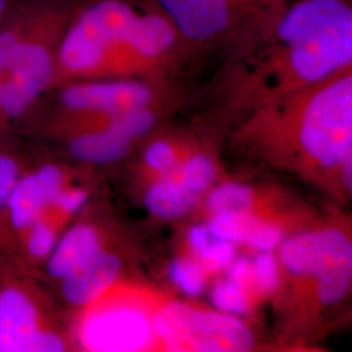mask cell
<instances>
[{
	"label": "cell",
	"instance_id": "1",
	"mask_svg": "<svg viewBox=\"0 0 352 352\" xmlns=\"http://www.w3.org/2000/svg\"><path fill=\"white\" fill-rule=\"evenodd\" d=\"M232 139L252 161L346 199L351 193V67L253 109Z\"/></svg>",
	"mask_w": 352,
	"mask_h": 352
},
{
	"label": "cell",
	"instance_id": "2",
	"mask_svg": "<svg viewBox=\"0 0 352 352\" xmlns=\"http://www.w3.org/2000/svg\"><path fill=\"white\" fill-rule=\"evenodd\" d=\"M184 43L154 0H81L60 39L50 89L93 78L164 81Z\"/></svg>",
	"mask_w": 352,
	"mask_h": 352
},
{
	"label": "cell",
	"instance_id": "3",
	"mask_svg": "<svg viewBox=\"0 0 352 352\" xmlns=\"http://www.w3.org/2000/svg\"><path fill=\"white\" fill-rule=\"evenodd\" d=\"M234 85L247 111L315 85L352 64L347 0H300L279 13Z\"/></svg>",
	"mask_w": 352,
	"mask_h": 352
},
{
	"label": "cell",
	"instance_id": "4",
	"mask_svg": "<svg viewBox=\"0 0 352 352\" xmlns=\"http://www.w3.org/2000/svg\"><path fill=\"white\" fill-rule=\"evenodd\" d=\"M81 0H17L3 17L12 51L3 78L0 122L32 111L50 90L64 30Z\"/></svg>",
	"mask_w": 352,
	"mask_h": 352
},
{
	"label": "cell",
	"instance_id": "5",
	"mask_svg": "<svg viewBox=\"0 0 352 352\" xmlns=\"http://www.w3.org/2000/svg\"><path fill=\"white\" fill-rule=\"evenodd\" d=\"M162 295L145 287L120 289L115 285L88 311L78 338L89 351H157L154 315Z\"/></svg>",
	"mask_w": 352,
	"mask_h": 352
},
{
	"label": "cell",
	"instance_id": "6",
	"mask_svg": "<svg viewBox=\"0 0 352 352\" xmlns=\"http://www.w3.org/2000/svg\"><path fill=\"white\" fill-rule=\"evenodd\" d=\"M157 351L245 352L256 336L239 316L161 298L154 315Z\"/></svg>",
	"mask_w": 352,
	"mask_h": 352
},
{
	"label": "cell",
	"instance_id": "7",
	"mask_svg": "<svg viewBox=\"0 0 352 352\" xmlns=\"http://www.w3.org/2000/svg\"><path fill=\"white\" fill-rule=\"evenodd\" d=\"M58 88L59 122L164 106L168 94L164 81L126 77L78 80Z\"/></svg>",
	"mask_w": 352,
	"mask_h": 352
},
{
	"label": "cell",
	"instance_id": "8",
	"mask_svg": "<svg viewBox=\"0 0 352 352\" xmlns=\"http://www.w3.org/2000/svg\"><path fill=\"white\" fill-rule=\"evenodd\" d=\"M218 171L213 154L199 148L173 171L144 187V205L155 218L177 219L201 204Z\"/></svg>",
	"mask_w": 352,
	"mask_h": 352
},
{
	"label": "cell",
	"instance_id": "9",
	"mask_svg": "<svg viewBox=\"0 0 352 352\" xmlns=\"http://www.w3.org/2000/svg\"><path fill=\"white\" fill-rule=\"evenodd\" d=\"M187 43L209 45L230 34L254 0H154Z\"/></svg>",
	"mask_w": 352,
	"mask_h": 352
},
{
	"label": "cell",
	"instance_id": "10",
	"mask_svg": "<svg viewBox=\"0 0 352 352\" xmlns=\"http://www.w3.org/2000/svg\"><path fill=\"white\" fill-rule=\"evenodd\" d=\"M201 202L202 218L223 210L264 215L299 210L276 189L239 182H226L212 187Z\"/></svg>",
	"mask_w": 352,
	"mask_h": 352
},
{
	"label": "cell",
	"instance_id": "11",
	"mask_svg": "<svg viewBox=\"0 0 352 352\" xmlns=\"http://www.w3.org/2000/svg\"><path fill=\"white\" fill-rule=\"evenodd\" d=\"M64 188V174L55 166H43L17 182L7 206L13 226L25 230L41 218Z\"/></svg>",
	"mask_w": 352,
	"mask_h": 352
},
{
	"label": "cell",
	"instance_id": "12",
	"mask_svg": "<svg viewBox=\"0 0 352 352\" xmlns=\"http://www.w3.org/2000/svg\"><path fill=\"white\" fill-rule=\"evenodd\" d=\"M123 267L124 261L118 253L103 250L62 279V295L71 305L87 308L113 287L122 276Z\"/></svg>",
	"mask_w": 352,
	"mask_h": 352
},
{
	"label": "cell",
	"instance_id": "13",
	"mask_svg": "<svg viewBox=\"0 0 352 352\" xmlns=\"http://www.w3.org/2000/svg\"><path fill=\"white\" fill-rule=\"evenodd\" d=\"M38 327L36 305L23 291L0 292V352H29Z\"/></svg>",
	"mask_w": 352,
	"mask_h": 352
},
{
	"label": "cell",
	"instance_id": "14",
	"mask_svg": "<svg viewBox=\"0 0 352 352\" xmlns=\"http://www.w3.org/2000/svg\"><path fill=\"white\" fill-rule=\"evenodd\" d=\"M103 243L100 228L90 223L76 225L56 241L49 256V274L60 280L68 277L103 251Z\"/></svg>",
	"mask_w": 352,
	"mask_h": 352
},
{
	"label": "cell",
	"instance_id": "15",
	"mask_svg": "<svg viewBox=\"0 0 352 352\" xmlns=\"http://www.w3.org/2000/svg\"><path fill=\"white\" fill-rule=\"evenodd\" d=\"M135 144L109 129H90L72 133L69 151L75 158L88 164H113L126 157Z\"/></svg>",
	"mask_w": 352,
	"mask_h": 352
},
{
	"label": "cell",
	"instance_id": "16",
	"mask_svg": "<svg viewBox=\"0 0 352 352\" xmlns=\"http://www.w3.org/2000/svg\"><path fill=\"white\" fill-rule=\"evenodd\" d=\"M199 148V142L182 136H168L151 141L142 153L139 166V177L144 187L173 171Z\"/></svg>",
	"mask_w": 352,
	"mask_h": 352
},
{
	"label": "cell",
	"instance_id": "17",
	"mask_svg": "<svg viewBox=\"0 0 352 352\" xmlns=\"http://www.w3.org/2000/svg\"><path fill=\"white\" fill-rule=\"evenodd\" d=\"M212 300L218 311L243 316L252 312L260 296L250 283L226 276L214 286Z\"/></svg>",
	"mask_w": 352,
	"mask_h": 352
},
{
	"label": "cell",
	"instance_id": "18",
	"mask_svg": "<svg viewBox=\"0 0 352 352\" xmlns=\"http://www.w3.org/2000/svg\"><path fill=\"white\" fill-rule=\"evenodd\" d=\"M208 272L190 254L180 256L170 266V278L187 295H200L208 283Z\"/></svg>",
	"mask_w": 352,
	"mask_h": 352
},
{
	"label": "cell",
	"instance_id": "19",
	"mask_svg": "<svg viewBox=\"0 0 352 352\" xmlns=\"http://www.w3.org/2000/svg\"><path fill=\"white\" fill-rule=\"evenodd\" d=\"M251 263L252 280L260 299L276 295L280 286V270L276 253L257 252Z\"/></svg>",
	"mask_w": 352,
	"mask_h": 352
},
{
	"label": "cell",
	"instance_id": "20",
	"mask_svg": "<svg viewBox=\"0 0 352 352\" xmlns=\"http://www.w3.org/2000/svg\"><path fill=\"white\" fill-rule=\"evenodd\" d=\"M30 228L28 236V250L37 258L49 257L56 244V232L52 225L38 219Z\"/></svg>",
	"mask_w": 352,
	"mask_h": 352
},
{
	"label": "cell",
	"instance_id": "21",
	"mask_svg": "<svg viewBox=\"0 0 352 352\" xmlns=\"http://www.w3.org/2000/svg\"><path fill=\"white\" fill-rule=\"evenodd\" d=\"M88 200V193L84 188H65L64 187L55 197L51 206H54L62 215H71L80 210Z\"/></svg>",
	"mask_w": 352,
	"mask_h": 352
},
{
	"label": "cell",
	"instance_id": "22",
	"mask_svg": "<svg viewBox=\"0 0 352 352\" xmlns=\"http://www.w3.org/2000/svg\"><path fill=\"white\" fill-rule=\"evenodd\" d=\"M19 182V168L12 158L0 155V208L7 206L8 199Z\"/></svg>",
	"mask_w": 352,
	"mask_h": 352
},
{
	"label": "cell",
	"instance_id": "23",
	"mask_svg": "<svg viewBox=\"0 0 352 352\" xmlns=\"http://www.w3.org/2000/svg\"><path fill=\"white\" fill-rule=\"evenodd\" d=\"M65 350L63 340L47 330H39L32 340L29 352H60Z\"/></svg>",
	"mask_w": 352,
	"mask_h": 352
},
{
	"label": "cell",
	"instance_id": "24",
	"mask_svg": "<svg viewBox=\"0 0 352 352\" xmlns=\"http://www.w3.org/2000/svg\"><path fill=\"white\" fill-rule=\"evenodd\" d=\"M16 1L17 0H0V21L7 14V12L12 8V6Z\"/></svg>",
	"mask_w": 352,
	"mask_h": 352
},
{
	"label": "cell",
	"instance_id": "25",
	"mask_svg": "<svg viewBox=\"0 0 352 352\" xmlns=\"http://www.w3.org/2000/svg\"><path fill=\"white\" fill-rule=\"evenodd\" d=\"M3 78H4V76L0 74V96H1V87H3Z\"/></svg>",
	"mask_w": 352,
	"mask_h": 352
}]
</instances>
